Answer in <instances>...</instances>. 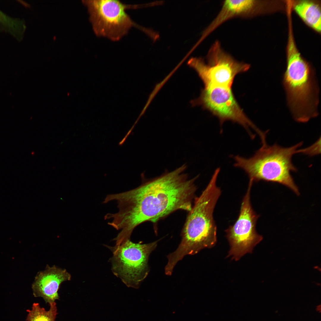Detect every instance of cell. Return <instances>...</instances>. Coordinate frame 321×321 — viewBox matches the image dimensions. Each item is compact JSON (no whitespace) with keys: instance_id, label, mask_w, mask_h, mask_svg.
Listing matches in <instances>:
<instances>
[{"instance_id":"obj_5","label":"cell","mask_w":321,"mask_h":321,"mask_svg":"<svg viewBox=\"0 0 321 321\" xmlns=\"http://www.w3.org/2000/svg\"><path fill=\"white\" fill-rule=\"evenodd\" d=\"M158 241L143 244L128 240L119 245L107 246L113 253L110 261L113 273L128 287L138 288L148 274V258Z\"/></svg>"},{"instance_id":"obj_9","label":"cell","mask_w":321,"mask_h":321,"mask_svg":"<svg viewBox=\"0 0 321 321\" xmlns=\"http://www.w3.org/2000/svg\"><path fill=\"white\" fill-rule=\"evenodd\" d=\"M192 105H200L219 119L221 125L229 120L237 123L246 130L253 139L252 128L260 136L262 133L246 116L237 101L231 88L213 86L204 87L200 96L192 101Z\"/></svg>"},{"instance_id":"obj_3","label":"cell","mask_w":321,"mask_h":321,"mask_svg":"<svg viewBox=\"0 0 321 321\" xmlns=\"http://www.w3.org/2000/svg\"><path fill=\"white\" fill-rule=\"evenodd\" d=\"M287 49L283 84L287 104L296 121L307 122L318 114V88L313 71L298 49L292 33L288 34Z\"/></svg>"},{"instance_id":"obj_2","label":"cell","mask_w":321,"mask_h":321,"mask_svg":"<svg viewBox=\"0 0 321 321\" xmlns=\"http://www.w3.org/2000/svg\"><path fill=\"white\" fill-rule=\"evenodd\" d=\"M219 172L215 170L201 194L195 199L189 211L182 233V239L177 249L167 256V266L174 268L187 255H194L202 249L210 248L217 242V227L213 213L221 191L216 185Z\"/></svg>"},{"instance_id":"obj_4","label":"cell","mask_w":321,"mask_h":321,"mask_svg":"<svg viewBox=\"0 0 321 321\" xmlns=\"http://www.w3.org/2000/svg\"><path fill=\"white\" fill-rule=\"evenodd\" d=\"M262 147L255 154L246 158L239 155L233 156L234 166L239 168L247 174L249 180L275 182L289 188L296 195L300 193L291 174L297 169L292 162V156L301 153L308 155V147L299 149L302 145L301 142L288 147H282L276 144L269 145L266 142L262 143Z\"/></svg>"},{"instance_id":"obj_14","label":"cell","mask_w":321,"mask_h":321,"mask_svg":"<svg viewBox=\"0 0 321 321\" xmlns=\"http://www.w3.org/2000/svg\"><path fill=\"white\" fill-rule=\"evenodd\" d=\"M0 22L12 32H19L21 29L22 24L20 21L10 18L0 11Z\"/></svg>"},{"instance_id":"obj_10","label":"cell","mask_w":321,"mask_h":321,"mask_svg":"<svg viewBox=\"0 0 321 321\" xmlns=\"http://www.w3.org/2000/svg\"><path fill=\"white\" fill-rule=\"evenodd\" d=\"M71 278L66 270L47 265L45 269L38 272L35 276L32 285L33 295L42 298L46 303L55 302L59 299L58 291L61 284Z\"/></svg>"},{"instance_id":"obj_7","label":"cell","mask_w":321,"mask_h":321,"mask_svg":"<svg viewBox=\"0 0 321 321\" xmlns=\"http://www.w3.org/2000/svg\"><path fill=\"white\" fill-rule=\"evenodd\" d=\"M95 34L117 41L133 27L139 25L126 12L127 4L118 0H94L85 2Z\"/></svg>"},{"instance_id":"obj_1","label":"cell","mask_w":321,"mask_h":321,"mask_svg":"<svg viewBox=\"0 0 321 321\" xmlns=\"http://www.w3.org/2000/svg\"><path fill=\"white\" fill-rule=\"evenodd\" d=\"M184 164L139 187L108 195V202H117L118 211L110 213L113 226L123 237H130L134 229L146 221L155 223L177 210L189 211L196 190L198 176L189 179Z\"/></svg>"},{"instance_id":"obj_8","label":"cell","mask_w":321,"mask_h":321,"mask_svg":"<svg viewBox=\"0 0 321 321\" xmlns=\"http://www.w3.org/2000/svg\"><path fill=\"white\" fill-rule=\"evenodd\" d=\"M253 182L249 181L246 192L241 204L238 218L226 230L230 248L227 257L237 261L247 253H251L254 247L262 239L256 229L259 217L254 211L251 202V191Z\"/></svg>"},{"instance_id":"obj_13","label":"cell","mask_w":321,"mask_h":321,"mask_svg":"<svg viewBox=\"0 0 321 321\" xmlns=\"http://www.w3.org/2000/svg\"><path fill=\"white\" fill-rule=\"evenodd\" d=\"M49 304L50 309L46 311L39 303H33L32 309L26 310L28 314L26 321H55L57 314L56 303L54 302Z\"/></svg>"},{"instance_id":"obj_12","label":"cell","mask_w":321,"mask_h":321,"mask_svg":"<svg viewBox=\"0 0 321 321\" xmlns=\"http://www.w3.org/2000/svg\"><path fill=\"white\" fill-rule=\"evenodd\" d=\"M292 3V7L300 18L309 26L318 32L321 29V11L318 2L308 0Z\"/></svg>"},{"instance_id":"obj_6","label":"cell","mask_w":321,"mask_h":321,"mask_svg":"<svg viewBox=\"0 0 321 321\" xmlns=\"http://www.w3.org/2000/svg\"><path fill=\"white\" fill-rule=\"evenodd\" d=\"M207 64L201 58H193L188 62L197 71L204 87L220 86L231 88L238 74L245 72L249 64L237 61L226 52L218 41L212 45L208 52Z\"/></svg>"},{"instance_id":"obj_11","label":"cell","mask_w":321,"mask_h":321,"mask_svg":"<svg viewBox=\"0 0 321 321\" xmlns=\"http://www.w3.org/2000/svg\"><path fill=\"white\" fill-rule=\"evenodd\" d=\"M262 3L254 0H227L224 1L219 12L204 31L201 38L204 39L227 20L236 17L249 18L259 13Z\"/></svg>"}]
</instances>
